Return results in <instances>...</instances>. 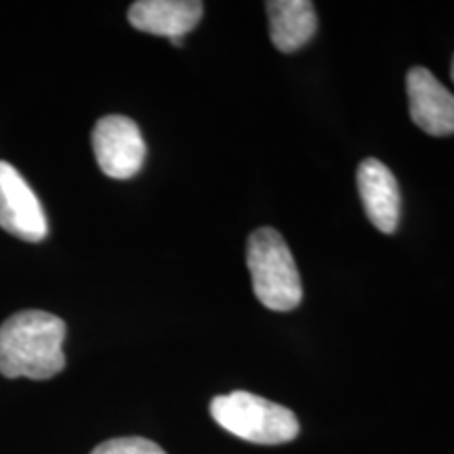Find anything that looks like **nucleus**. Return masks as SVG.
Masks as SVG:
<instances>
[{
  "label": "nucleus",
  "instance_id": "6e6552de",
  "mask_svg": "<svg viewBox=\"0 0 454 454\" xmlns=\"http://www.w3.org/2000/svg\"><path fill=\"white\" fill-rule=\"evenodd\" d=\"M204 4L198 0H139L129 9V21L135 30L154 36L184 38L202 20Z\"/></svg>",
  "mask_w": 454,
  "mask_h": 454
},
{
  "label": "nucleus",
  "instance_id": "20e7f679",
  "mask_svg": "<svg viewBox=\"0 0 454 454\" xmlns=\"http://www.w3.org/2000/svg\"><path fill=\"white\" fill-rule=\"evenodd\" d=\"M93 152L107 177L130 179L144 167L145 141L130 118L112 114L95 124Z\"/></svg>",
  "mask_w": 454,
  "mask_h": 454
},
{
  "label": "nucleus",
  "instance_id": "9b49d317",
  "mask_svg": "<svg viewBox=\"0 0 454 454\" xmlns=\"http://www.w3.org/2000/svg\"><path fill=\"white\" fill-rule=\"evenodd\" d=\"M175 44V47H184V38H173V41H170Z\"/></svg>",
  "mask_w": 454,
  "mask_h": 454
},
{
  "label": "nucleus",
  "instance_id": "39448f33",
  "mask_svg": "<svg viewBox=\"0 0 454 454\" xmlns=\"http://www.w3.org/2000/svg\"><path fill=\"white\" fill-rule=\"evenodd\" d=\"M0 227L26 242H41L49 234L38 196L20 170L4 160H0Z\"/></svg>",
  "mask_w": 454,
  "mask_h": 454
},
{
  "label": "nucleus",
  "instance_id": "f257e3e1",
  "mask_svg": "<svg viewBox=\"0 0 454 454\" xmlns=\"http://www.w3.org/2000/svg\"><path fill=\"white\" fill-rule=\"evenodd\" d=\"M66 322L49 311L26 309L0 326V374L7 379L55 377L66 368Z\"/></svg>",
  "mask_w": 454,
  "mask_h": 454
},
{
  "label": "nucleus",
  "instance_id": "9d476101",
  "mask_svg": "<svg viewBox=\"0 0 454 454\" xmlns=\"http://www.w3.org/2000/svg\"><path fill=\"white\" fill-rule=\"evenodd\" d=\"M90 454H167L156 442L145 438H114L99 444Z\"/></svg>",
  "mask_w": 454,
  "mask_h": 454
},
{
  "label": "nucleus",
  "instance_id": "0eeeda50",
  "mask_svg": "<svg viewBox=\"0 0 454 454\" xmlns=\"http://www.w3.org/2000/svg\"><path fill=\"white\" fill-rule=\"evenodd\" d=\"M357 190L368 219L383 234H394L400 223V187L394 173L377 158H366L357 167Z\"/></svg>",
  "mask_w": 454,
  "mask_h": 454
},
{
  "label": "nucleus",
  "instance_id": "423d86ee",
  "mask_svg": "<svg viewBox=\"0 0 454 454\" xmlns=\"http://www.w3.org/2000/svg\"><path fill=\"white\" fill-rule=\"evenodd\" d=\"M411 118L419 129L434 137L454 133V95L427 67H412L406 76Z\"/></svg>",
  "mask_w": 454,
  "mask_h": 454
},
{
  "label": "nucleus",
  "instance_id": "f03ea898",
  "mask_svg": "<svg viewBox=\"0 0 454 454\" xmlns=\"http://www.w3.org/2000/svg\"><path fill=\"white\" fill-rule=\"evenodd\" d=\"M253 291L271 311H291L303 299L301 276L291 248L274 227L253 231L247 247Z\"/></svg>",
  "mask_w": 454,
  "mask_h": 454
},
{
  "label": "nucleus",
  "instance_id": "1a4fd4ad",
  "mask_svg": "<svg viewBox=\"0 0 454 454\" xmlns=\"http://www.w3.org/2000/svg\"><path fill=\"white\" fill-rule=\"evenodd\" d=\"M270 36L282 53H293L305 47L317 30L314 3L309 0H270Z\"/></svg>",
  "mask_w": 454,
  "mask_h": 454
},
{
  "label": "nucleus",
  "instance_id": "f8f14e48",
  "mask_svg": "<svg viewBox=\"0 0 454 454\" xmlns=\"http://www.w3.org/2000/svg\"><path fill=\"white\" fill-rule=\"evenodd\" d=\"M450 74H452V82H454V59H452V67H450Z\"/></svg>",
  "mask_w": 454,
  "mask_h": 454
},
{
  "label": "nucleus",
  "instance_id": "7ed1b4c3",
  "mask_svg": "<svg viewBox=\"0 0 454 454\" xmlns=\"http://www.w3.org/2000/svg\"><path fill=\"white\" fill-rule=\"evenodd\" d=\"M211 414L219 427L236 438L261 446H278L299 435L293 411L248 391H231L211 402Z\"/></svg>",
  "mask_w": 454,
  "mask_h": 454
}]
</instances>
